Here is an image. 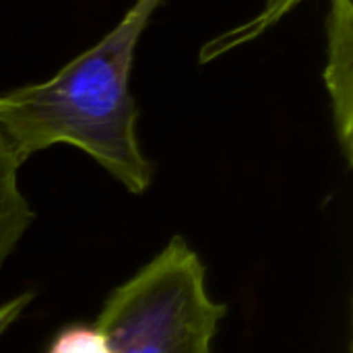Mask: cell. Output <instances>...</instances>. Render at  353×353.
<instances>
[{"label": "cell", "mask_w": 353, "mask_h": 353, "mask_svg": "<svg viewBox=\"0 0 353 353\" xmlns=\"http://www.w3.org/2000/svg\"><path fill=\"white\" fill-rule=\"evenodd\" d=\"M302 0H265L263 10L254 19L242 23L240 27H236V29H232V31H228V33H223L219 37H215L213 41H209L203 48L201 60H211V58H215V56H219V54H223V52H228L232 48H238L242 43L252 41L254 37L263 35L267 29H271L275 23H279Z\"/></svg>", "instance_id": "cell-5"}, {"label": "cell", "mask_w": 353, "mask_h": 353, "mask_svg": "<svg viewBox=\"0 0 353 353\" xmlns=\"http://www.w3.org/2000/svg\"><path fill=\"white\" fill-rule=\"evenodd\" d=\"M225 314L228 306L209 294L201 256L174 236L110 292L95 327L110 353H211Z\"/></svg>", "instance_id": "cell-2"}, {"label": "cell", "mask_w": 353, "mask_h": 353, "mask_svg": "<svg viewBox=\"0 0 353 353\" xmlns=\"http://www.w3.org/2000/svg\"><path fill=\"white\" fill-rule=\"evenodd\" d=\"M19 170L21 165L8 151L0 132V267L35 219V213L19 186Z\"/></svg>", "instance_id": "cell-4"}, {"label": "cell", "mask_w": 353, "mask_h": 353, "mask_svg": "<svg viewBox=\"0 0 353 353\" xmlns=\"http://www.w3.org/2000/svg\"><path fill=\"white\" fill-rule=\"evenodd\" d=\"M31 300H33V294L31 292H25V294H19V296L10 298L8 302H4L0 306V337L17 323V319L31 304Z\"/></svg>", "instance_id": "cell-7"}, {"label": "cell", "mask_w": 353, "mask_h": 353, "mask_svg": "<svg viewBox=\"0 0 353 353\" xmlns=\"http://www.w3.org/2000/svg\"><path fill=\"white\" fill-rule=\"evenodd\" d=\"M163 0H137L93 48L52 79L0 95V132L23 165L54 145H72L93 157L128 192L143 194L153 180L139 137L130 93L137 43Z\"/></svg>", "instance_id": "cell-1"}, {"label": "cell", "mask_w": 353, "mask_h": 353, "mask_svg": "<svg viewBox=\"0 0 353 353\" xmlns=\"http://www.w3.org/2000/svg\"><path fill=\"white\" fill-rule=\"evenodd\" d=\"M327 89L339 149L353 163V6L352 0H331L327 17Z\"/></svg>", "instance_id": "cell-3"}, {"label": "cell", "mask_w": 353, "mask_h": 353, "mask_svg": "<svg viewBox=\"0 0 353 353\" xmlns=\"http://www.w3.org/2000/svg\"><path fill=\"white\" fill-rule=\"evenodd\" d=\"M46 353H110L103 333L93 325H68L54 335Z\"/></svg>", "instance_id": "cell-6"}]
</instances>
